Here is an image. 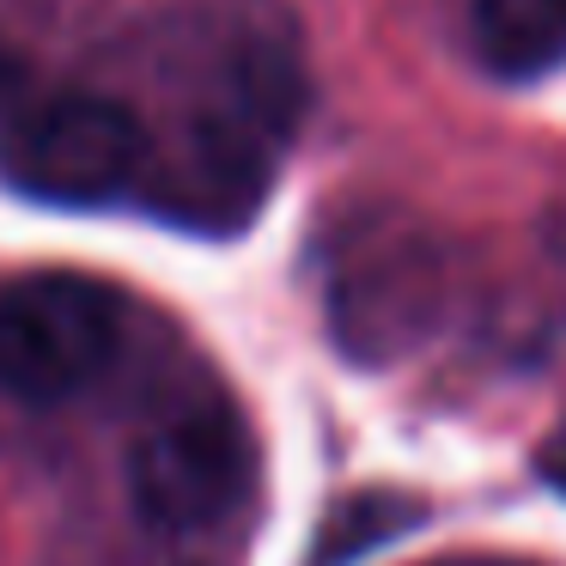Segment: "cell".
Returning <instances> with one entry per match:
<instances>
[{"label": "cell", "mask_w": 566, "mask_h": 566, "mask_svg": "<svg viewBox=\"0 0 566 566\" xmlns=\"http://www.w3.org/2000/svg\"><path fill=\"white\" fill-rule=\"evenodd\" d=\"M153 135L128 104L104 92H50L31 98L0 135V177L50 208H98L128 189H147Z\"/></svg>", "instance_id": "7a4b0ae2"}, {"label": "cell", "mask_w": 566, "mask_h": 566, "mask_svg": "<svg viewBox=\"0 0 566 566\" xmlns=\"http://www.w3.org/2000/svg\"><path fill=\"white\" fill-rule=\"evenodd\" d=\"M256 444L226 402H177L128 444V500L165 536L213 530L244 505Z\"/></svg>", "instance_id": "277c9868"}, {"label": "cell", "mask_w": 566, "mask_h": 566, "mask_svg": "<svg viewBox=\"0 0 566 566\" xmlns=\"http://www.w3.org/2000/svg\"><path fill=\"white\" fill-rule=\"evenodd\" d=\"M408 524H415V505L390 500V493H366V500H354V505H335L311 566H342V560L378 548L384 536H396V530H408Z\"/></svg>", "instance_id": "8992f818"}, {"label": "cell", "mask_w": 566, "mask_h": 566, "mask_svg": "<svg viewBox=\"0 0 566 566\" xmlns=\"http://www.w3.org/2000/svg\"><path fill=\"white\" fill-rule=\"evenodd\" d=\"M298 67L269 43H244L220 67L213 92L184 116L177 140L153 153L147 196L189 232H238L262 208L281 147L298 123Z\"/></svg>", "instance_id": "6da1fadb"}, {"label": "cell", "mask_w": 566, "mask_h": 566, "mask_svg": "<svg viewBox=\"0 0 566 566\" xmlns=\"http://www.w3.org/2000/svg\"><path fill=\"white\" fill-rule=\"evenodd\" d=\"M536 469H542V481H548L554 493H566V427L554 432L548 444H542V457H536Z\"/></svg>", "instance_id": "ba28073f"}, {"label": "cell", "mask_w": 566, "mask_h": 566, "mask_svg": "<svg viewBox=\"0 0 566 566\" xmlns=\"http://www.w3.org/2000/svg\"><path fill=\"white\" fill-rule=\"evenodd\" d=\"M25 104H31V74H25V62L0 43V135L25 116Z\"/></svg>", "instance_id": "52a82bcc"}, {"label": "cell", "mask_w": 566, "mask_h": 566, "mask_svg": "<svg viewBox=\"0 0 566 566\" xmlns=\"http://www.w3.org/2000/svg\"><path fill=\"white\" fill-rule=\"evenodd\" d=\"M475 55L500 80H536L566 62V0H475Z\"/></svg>", "instance_id": "5b68a950"}, {"label": "cell", "mask_w": 566, "mask_h": 566, "mask_svg": "<svg viewBox=\"0 0 566 566\" xmlns=\"http://www.w3.org/2000/svg\"><path fill=\"white\" fill-rule=\"evenodd\" d=\"M542 238H548V250L566 262V208H560V213H548V226H542Z\"/></svg>", "instance_id": "9c48e42d"}, {"label": "cell", "mask_w": 566, "mask_h": 566, "mask_svg": "<svg viewBox=\"0 0 566 566\" xmlns=\"http://www.w3.org/2000/svg\"><path fill=\"white\" fill-rule=\"evenodd\" d=\"M123 347V298L92 274H31L0 293V390L19 402H67Z\"/></svg>", "instance_id": "3957f363"}]
</instances>
